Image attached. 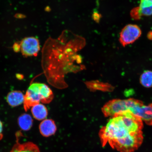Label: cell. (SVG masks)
<instances>
[{
  "label": "cell",
  "instance_id": "15",
  "mask_svg": "<svg viewBox=\"0 0 152 152\" xmlns=\"http://www.w3.org/2000/svg\"><path fill=\"white\" fill-rule=\"evenodd\" d=\"M3 124L0 120V140L3 138Z\"/></svg>",
  "mask_w": 152,
  "mask_h": 152
},
{
  "label": "cell",
  "instance_id": "10",
  "mask_svg": "<svg viewBox=\"0 0 152 152\" xmlns=\"http://www.w3.org/2000/svg\"><path fill=\"white\" fill-rule=\"evenodd\" d=\"M17 141L10 152H40L38 146L33 142H27L20 143L18 140Z\"/></svg>",
  "mask_w": 152,
  "mask_h": 152
},
{
  "label": "cell",
  "instance_id": "7",
  "mask_svg": "<svg viewBox=\"0 0 152 152\" xmlns=\"http://www.w3.org/2000/svg\"><path fill=\"white\" fill-rule=\"evenodd\" d=\"M131 17L134 20H139L142 16L152 15V0H140L138 7L132 9Z\"/></svg>",
  "mask_w": 152,
  "mask_h": 152
},
{
  "label": "cell",
  "instance_id": "3",
  "mask_svg": "<svg viewBox=\"0 0 152 152\" xmlns=\"http://www.w3.org/2000/svg\"><path fill=\"white\" fill-rule=\"evenodd\" d=\"M136 99H129L126 100L115 99L107 102L102 108V111L106 117H115L127 112L134 104Z\"/></svg>",
  "mask_w": 152,
  "mask_h": 152
},
{
  "label": "cell",
  "instance_id": "1",
  "mask_svg": "<svg viewBox=\"0 0 152 152\" xmlns=\"http://www.w3.org/2000/svg\"><path fill=\"white\" fill-rule=\"evenodd\" d=\"M142 121L130 112L110 120L100 132L102 144L109 143L121 152H134L143 141Z\"/></svg>",
  "mask_w": 152,
  "mask_h": 152
},
{
  "label": "cell",
  "instance_id": "13",
  "mask_svg": "<svg viewBox=\"0 0 152 152\" xmlns=\"http://www.w3.org/2000/svg\"><path fill=\"white\" fill-rule=\"evenodd\" d=\"M140 81L144 87L147 88L152 87V71H144L140 76Z\"/></svg>",
  "mask_w": 152,
  "mask_h": 152
},
{
  "label": "cell",
  "instance_id": "16",
  "mask_svg": "<svg viewBox=\"0 0 152 152\" xmlns=\"http://www.w3.org/2000/svg\"><path fill=\"white\" fill-rule=\"evenodd\" d=\"M148 37L150 39H152V31H150L148 34Z\"/></svg>",
  "mask_w": 152,
  "mask_h": 152
},
{
  "label": "cell",
  "instance_id": "2",
  "mask_svg": "<svg viewBox=\"0 0 152 152\" xmlns=\"http://www.w3.org/2000/svg\"><path fill=\"white\" fill-rule=\"evenodd\" d=\"M54 98V94L48 86L44 83H34L28 87L25 95L23 103L25 110L42 102L50 103Z\"/></svg>",
  "mask_w": 152,
  "mask_h": 152
},
{
  "label": "cell",
  "instance_id": "9",
  "mask_svg": "<svg viewBox=\"0 0 152 152\" xmlns=\"http://www.w3.org/2000/svg\"><path fill=\"white\" fill-rule=\"evenodd\" d=\"M25 95L20 91H13L7 95V101L11 107H15L23 104Z\"/></svg>",
  "mask_w": 152,
  "mask_h": 152
},
{
  "label": "cell",
  "instance_id": "5",
  "mask_svg": "<svg viewBox=\"0 0 152 152\" xmlns=\"http://www.w3.org/2000/svg\"><path fill=\"white\" fill-rule=\"evenodd\" d=\"M129 112L140 118L146 124L152 126V103L145 105L142 102L136 99Z\"/></svg>",
  "mask_w": 152,
  "mask_h": 152
},
{
  "label": "cell",
  "instance_id": "14",
  "mask_svg": "<svg viewBox=\"0 0 152 152\" xmlns=\"http://www.w3.org/2000/svg\"><path fill=\"white\" fill-rule=\"evenodd\" d=\"M13 49L15 52H18L20 51V44L18 43H15L13 46Z\"/></svg>",
  "mask_w": 152,
  "mask_h": 152
},
{
  "label": "cell",
  "instance_id": "8",
  "mask_svg": "<svg viewBox=\"0 0 152 152\" xmlns=\"http://www.w3.org/2000/svg\"><path fill=\"white\" fill-rule=\"evenodd\" d=\"M56 130V123L52 119H45L40 124V132L42 135L45 137H49L54 134Z\"/></svg>",
  "mask_w": 152,
  "mask_h": 152
},
{
  "label": "cell",
  "instance_id": "11",
  "mask_svg": "<svg viewBox=\"0 0 152 152\" xmlns=\"http://www.w3.org/2000/svg\"><path fill=\"white\" fill-rule=\"evenodd\" d=\"M31 112L34 118L38 121H43L46 118L48 111L43 104H36L31 107Z\"/></svg>",
  "mask_w": 152,
  "mask_h": 152
},
{
  "label": "cell",
  "instance_id": "4",
  "mask_svg": "<svg viewBox=\"0 0 152 152\" xmlns=\"http://www.w3.org/2000/svg\"><path fill=\"white\" fill-rule=\"evenodd\" d=\"M141 35L142 30L139 26L136 24L127 25L120 34L119 42L123 47H125L134 43Z\"/></svg>",
  "mask_w": 152,
  "mask_h": 152
},
{
  "label": "cell",
  "instance_id": "12",
  "mask_svg": "<svg viewBox=\"0 0 152 152\" xmlns=\"http://www.w3.org/2000/svg\"><path fill=\"white\" fill-rule=\"evenodd\" d=\"M18 121L19 127L23 131L29 130L33 126V119L29 114H22L18 118Z\"/></svg>",
  "mask_w": 152,
  "mask_h": 152
},
{
  "label": "cell",
  "instance_id": "6",
  "mask_svg": "<svg viewBox=\"0 0 152 152\" xmlns=\"http://www.w3.org/2000/svg\"><path fill=\"white\" fill-rule=\"evenodd\" d=\"M20 45L21 52L26 57L37 56L40 49L39 39L34 37L24 38Z\"/></svg>",
  "mask_w": 152,
  "mask_h": 152
}]
</instances>
